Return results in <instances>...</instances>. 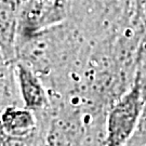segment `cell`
I'll return each instance as SVG.
<instances>
[{
  "label": "cell",
  "instance_id": "6da1fadb",
  "mask_svg": "<svg viewBox=\"0 0 146 146\" xmlns=\"http://www.w3.org/2000/svg\"><path fill=\"white\" fill-rule=\"evenodd\" d=\"M145 98L136 81L111 103L106 114V137L104 145H127L141 120Z\"/></svg>",
  "mask_w": 146,
  "mask_h": 146
},
{
  "label": "cell",
  "instance_id": "7a4b0ae2",
  "mask_svg": "<svg viewBox=\"0 0 146 146\" xmlns=\"http://www.w3.org/2000/svg\"><path fill=\"white\" fill-rule=\"evenodd\" d=\"M47 120L23 105L0 113V145H46Z\"/></svg>",
  "mask_w": 146,
  "mask_h": 146
},
{
  "label": "cell",
  "instance_id": "3957f363",
  "mask_svg": "<svg viewBox=\"0 0 146 146\" xmlns=\"http://www.w3.org/2000/svg\"><path fill=\"white\" fill-rule=\"evenodd\" d=\"M70 8L72 0H20L16 39L66 21Z\"/></svg>",
  "mask_w": 146,
  "mask_h": 146
},
{
  "label": "cell",
  "instance_id": "277c9868",
  "mask_svg": "<svg viewBox=\"0 0 146 146\" xmlns=\"http://www.w3.org/2000/svg\"><path fill=\"white\" fill-rule=\"evenodd\" d=\"M14 74L22 105L34 113H41L50 106V94L40 77L20 61L14 63Z\"/></svg>",
  "mask_w": 146,
  "mask_h": 146
},
{
  "label": "cell",
  "instance_id": "5b68a950",
  "mask_svg": "<svg viewBox=\"0 0 146 146\" xmlns=\"http://www.w3.org/2000/svg\"><path fill=\"white\" fill-rule=\"evenodd\" d=\"M20 0H0V49L7 60L15 62L17 10Z\"/></svg>",
  "mask_w": 146,
  "mask_h": 146
},
{
  "label": "cell",
  "instance_id": "8992f818",
  "mask_svg": "<svg viewBox=\"0 0 146 146\" xmlns=\"http://www.w3.org/2000/svg\"><path fill=\"white\" fill-rule=\"evenodd\" d=\"M10 105H22L16 86L14 63H0V113Z\"/></svg>",
  "mask_w": 146,
  "mask_h": 146
},
{
  "label": "cell",
  "instance_id": "52a82bcc",
  "mask_svg": "<svg viewBox=\"0 0 146 146\" xmlns=\"http://www.w3.org/2000/svg\"><path fill=\"white\" fill-rule=\"evenodd\" d=\"M134 81L137 82L146 102V39L137 48L135 56V70Z\"/></svg>",
  "mask_w": 146,
  "mask_h": 146
},
{
  "label": "cell",
  "instance_id": "ba28073f",
  "mask_svg": "<svg viewBox=\"0 0 146 146\" xmlns=\"http://www.w3.org/2000/svg\"><path fill=\"white\" fill-rule=\"evenodd\" d=\"M143 114L146 116V102H145V107H144V113H143Z\"/></svg>",
  "mask_w": 146,
  "mask_h": 146
}]
</instances>
